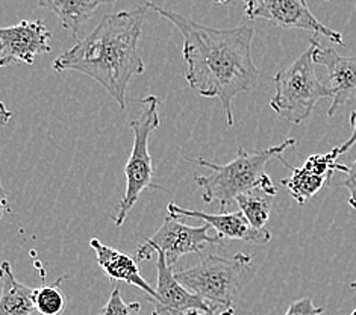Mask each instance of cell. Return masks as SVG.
Wrapping results in <instances>:
<instances>
[{
    "label": "cell",
    "mask_w": 356,
    "mask_h": 315,
    "mask_svg": "<svg viewBox=\"0 0 356 315\" xmlns=\"http://www.w3.org/2000/svg\"><path fill=\"white\" fill-rule=\"evenodd\" d=\"M146 5L182 33V56L188 65L185 79L190 87L202 97H218L227 126H234V97L258 87L259 70L252 58L255 31L243 24L232 29L209 28L154 2Z\"/></svg>",
    "instance_id": "6da1fadb"
},
{
    "label": "cell",
    "mask_w": 356,
    "mask_h": 315,
    "mask_svg": "<svg viewBox=\"0 0 356 315\" xmlns=\"http://www.w3.org/2000/svg\"><path fill=\"white\" fill-rule=\"evenodd\" d=\"M147 10L149 6L144 5L135 11L105 15L86 38L55 59V72L90 76L124 109L131 79L146 72L138 41Z\"/></svg>",
    "instance_id": "7a4b0ae2"
},
{
    "label": "cell",
    "mask_w": 356,
    "mask_h": 315,
    "mask_svg": "<svg viewBox=\"0 0 356 315\" xmlns=\"http://www.w3.org/2000/svg\"><path fill=\"white\" fill-rule=\"evenodd\" d=\"M294 144V138H288L279 146L253 153L240 146L235 158L225 165L214 164L205 158H196L194 163L209 170V175L194 177L203 191V202H218L220 212H226L229 203L235 202L240 194L270 182L271 177L266 172L267 164L271 159H281L284 152Z\"/></svg>",
    "instance_id": "3957f363"
},
{
    "label": "cell",
    "mask_w": 356,
    "mask_h": 315,
    "mask_svg": "<svg viewBox=\"0 0 356 315\" xmlns=\"http://www.w3.org/2000/svg\"><path fill=\"white\" fill-rule=\"evenodd\" d=\"M312 46L275 76V96L270 108L293 124H300L311 115L321 99L334 97V91L318 79L314 70Z\"/></svg>",
    "instance_id": "277c9868"
},
{
    "label": "cell",
    "mask_w": 356,
    "mask_h": 315,
    "mask_svg": "<svg viewBox=\"0 0 356 315\" xmlns=\"http://www.w3.org/2000/svg\"><path fill=\"white\" fill-rule=\"evenodd\" d=\"M138 114L132 118L129 127L134 132L132 152L124 167L126 191L122 202L118 203V212L113 217L117 226L124 223L126 217L138 202L140 195L149 188H158L154 184V161L149 152L150 137L159 126V100L150 95L141 102Z\"/></svg>",
    "instance_id": "5b68a950"
},
{
    "label": "cell",
    "mask_w": 356,
    "mask_h": 315,
    "mask_svg": "<svg viewBox=\"0 0 356 315\" xmlns=\"http://www.w3.org/2000/svg\"><path fill=\"white\" fill-rule=\"evenodd\" d=\"M252 261L249 253H236L232 258L209 255L202 258L197 266L179 270L175 275L185 288L207 300L216 312H223L234 309L240 277Z\"/></svg>",
    "instance_id": "8992f818"
},
{
    "label": "cell",
    "mask_w": 356,
    "mask_h": 315,
    "mask_svg": "<svg viewBox=\"0 0 356 315\" xmlns=\"http://www.w3.org/2000/svg\"><path fill=\"white\" fill-rule=\"evenodd\" d=\"M211 226L193 227L185 225L179 217L167 214L164 223L154 236L147 238L137 252V262L149 261L154 253L164 255L168 266H175L185 255H200L208 244L220 245L225 238L222 235H209Z\"/></svg>",
    "instance_id": "52a82bcc"
},
{
    "label": "cell",
    "mask_w": 356,
    "mask_h": 315,
    "mask_svg": "<svg viewBox=\"0 0 356 315\" xmlns=\"http://www.w3.org/2000/svg\"><path fill=\"white\" fill-rule=\"evenodd\" d=\"M52 33L41 20H23L0 29V65L33 64L41 54H49Z\"/></svg>",
    "instance_id": "ba28073f"
},
{
    "label": "cell",
    "mask_w": 356,
    "mask_h": 315,
    "mask_svg": "<svg viewBox=\"0 0 356 315\" xmlns=\"http://www.w3.org/2000/svg\"><path fill=\"white\" fill-rule=\"evenodd\" d=\"M250 19H264L282 29H303L323 35L335 45L344 46L340 32L329 29L309 10L307 0H258Z\"/></svg>",
    "instance_id": "9c48e42d"
},
{
    "label": "cell",
    "mask_w": 356,
    "mask_h": 315,
    "mask_svg": "<svg viewBox=\"0 0 356 315\" xmlns=\"http://www.w3.org/2000/svg\"><path fill=\"white\" fill-rule=\"evenodd\" d=\"M158 271V286L156 296L150 302L154 303L152 315H186L194 311L216 312L211 305L203 300L200 296L191 293L177 280L173 267L168 266L164 255L158 253L156 262Z\"/></svg>",
    "instance_id": "30bf717a"
},
{
    "label": "cell",
    "mask_w": 356,
    "mask_h": 315,
    "mask_svg": "<svg viewBox=\"0 0 356 315\" xmlns=\"http://www.w3.org/2000/svg\"><path fill=\"white\" fill-rule=\"evenodd\" d=\"M317 35L309 38L312 46V59L327 70L329 87L334 91L332 105L327 115L334 117L338 111L356 97V55L343 56L334 49H326L320 45Z\"/></svg>",
    "instance_id": "8fae6325"
},
{
    "label": "cell",
    "mask_w": 356,
    "mask_h": 315,
    "mask_svg": "<svg viewBox=\"0 0 356 315\" xmlns=\"http://www.w3.org/2000/svg\"><path fill=\"white\" fill-rule=\"evenodd\" d=\"M167 211L168 214L179 218L191 217L205 221L218 235H222L225 240H238L252 244H267L271 241V232L268 229L253 227L241 211L211 214V212L196 209H185L182 207H177L175 202L168 203Z\"/></svg>",
    "instance_id": "7c38bea8"
},
{
    "label": "cell",
    "mask_w": 356,
    "mask_h": 315,
    "mask_svg": "<svg viewBox=\"0 0 356 315\" xmlns=\"http://www.w3.org/2000/svg\"><path fill=\"white\" fill-rule=\"evenodd\" d=\"M90 245L96 252V258L100 268L105 271L106 276L113 282H126L137 286L144 294L149 296V300L156 296V289L152 288L147 280L141 276L137 261H134L131 255L117 250L114 247H109L97 240V238H92Z\"/></svg>",
    "instance_id": "4fadbf2b"
},
{
    "label": "cell",
    "mask_w": 356,
    "mask_h": 315,
    "mask_svg": "<svg viewBox=\"0 0 356 315\" xmlns=\"http://www.w3.org/2000/svg\"><path fill=\"white\" fill-rule=\"evenodd\" d=\"M113 2L115 0H37L41 8L58 17L63 28L69 31L73 37L78 35L81 28L90 20L97 8Z\"/></svg>",
    "instance_id": "5bb4252c"
},
{
    "label": "cell",
    "mask_w": 356,
    "mask_h": 315,
    "mask_svg": "<svg viewBox=\"0 0 356 315\" xmlns=\"http://www.w3.org/2000/svg\"><path fill=\"white\" fill-rule=\"evenodd\" d=\"M35 288L24 285L15 279L10 262L2 264V297L0 315H32L35 311L33 302Z\"/></svg>",
    "instance_id": "9a60e30c"
},
{
    "label": "cell",
    "mask_w": 356,
    "mask_h": 315,
    "mask_svg": "<svg viewBox=\"0 0 356 315\" xmlns=\"http://www.w3.org/2000/svg\"><path fill=\"white\" fill-rule=\"evenodd\" d=\"M276 194V185L273 181H270L264 185L257 186V188L240 194L235 202L253 227L266 229Z\"/></svg>",
    "instance_id": "2e32d148"
},
{
    "label": "cell",
    "mask_w": 356,
    "mask_h": 315,
    "mask_svg": "<svg viewBox=\"0 0 356 315\" xmlns=\"http://www.w3.org/2000/svg\"><path fill=\"white\" fill-rule=\"evenodd\" d=\"M281 161L282 164L290 170V177L282 179V185L286 186V190L290 191L291 197L298 202L299 205H305V203L312 199L325 185L330 182V179L312 173L308 168L293 167L288 164L284 158H281Z\"/></svg>",
    "instance_id": "e0dca14e"
},
{
    "label": "cell",
    "mask_w": 356,
    "mask_h": 315,
    "mask_svg": "<svg viewBox=\"0 0 356 315\" xmlns=\"http://www.w3.org/2000/svg\"><path fill=\"white\" fill-rule=\"evenodd\" d=\"M67 276L58 277L54 284H43L40 288H35L33 302H35V311L40 315H61L65 309V296L61 289V285Z\"/></svg>",
    "instance_id": "ac0fdd59"
},
{
    "label": "cell",
    "mask_w": 356,
    "mask_h": 315,
    "mask_svg": "<svg viewBox=\"0 0 356 315\" xmlns=\"http://www.w3.org/2000/svg\"><path fill=\"white\" fill-rule=\"evenodd\" d=\"M338 158H340V152L338 149H332L327 153H318V155H311L307 161H305L303 167L308 168L309 172L316 173L318 176H323L327 179H332L335 172H344L347 173L349 167L338 163Z\"/></svg>",
    "instance_id": "d6986e66"
},
{
    "label": "cell",
    "mask_w": 356,
    "mask_h": 315,
    "mask_svg": "<svg viewBox=\"0 0 356 315\" xmlns=\"http://www.w3.org/2000/svg\"><path fill=\"white\" fill-rule=\"evenodd\" d=\"M97 315H143L141 303L140 302L126 303L120 294V289H118L117 285H114L106 305L100 309Z\"/></svg>",
    "instance_id": "ffe728a7"
},
{
    "label": "cell",
    "mask_w": 356,
    "mask_h": 315,
    "mask_svg": "<svg viewBox=\"0 0 356 315\" xmlns=\"http://www.w3.org/2000/svg\"><path fill=\"white\" fill-rule=\"evenodd\" d=\"M325 312L323 308H318L312 303L311 299L305 297V299L293 302L284 315H321Z\"/></svg>",
    "instance_id": "44dd1931"
},
{
    "label": "cell",
    "mask_w": 356,
    "mask_h": 315,
    "mask_svg": "<svg viewBox=\"0 0 356 315\" xmlns=\"http://www.w3.org/2000/svg\"><path fill=\"white\" fill-rule=\"evenodd\" d=\"M340 186L349 191V205L356 209V158L353 161V164L349 167L346 173V179L340 184Z\"/></svg>",
    "instance_id": "7402d4cb"
},
{
    "label": "cell",
    "mask_w": 356,
    "mask_h": 315,
    "mask_svg": "<svg viewBox=\"0 0 356 315\" xmlns=\"http://www.w3.org/2000/svg\"><path fill=\"white\" fill-rule=\"evenodd\" d=\"M350 124H352V134H350L349 140L343 143L341 146L337 147L338 152H340V155H343V153H346L347 150H350L356 144V109L350 114Z\"/></svg>",
    "instance_id": "603a6c76"
},
{
    "label": "cell",
    "mask_w": 356,
    "mask_h": 315,
    "mask_svg": "<svg viewBox=\"0 0 356 315\" xmlns=\"http://www.w3.org/2000/svg\"><path fill=\"white\" fill-rule=\"evenodd\" d=\"M214 2L216 3H227V2H231V0H214ZM243 2L245 5V15H248L250 19L252 13L255 11V8L258 5V0H243Z\"/></svg>",
    "instance_id": "cb8c5ba5"
},
{
    "label": "cell",
    "mask_w": 356,
    "mask_h": 315,
    "mask_svg": "<svg viewBox=\"0 0 356 315\" xmlns=\"http://www.w3.org/2000/svg\"><path fill=\"white\" fill-rule=\"evenodd\" d=\"M235 311L234 309H227V311H223V312H218V314H213V312H203V311H194V312H190L186 315H234Z\"/></svg>",
    "instance_id": "d4e9b609"
},
{
    "label": "cell",
    "mask_w": 356,
    "mask_h": 315,
    "mask_svg": "<svg viewBox=\"0 0 356 315\" xmlns=\"http://www.w3.org/2000/svg\"><path fill=\"white\" fill-rule=\"evenodd\" d=\"M350 286H352L353 289H356V282H352V284H350Z\"/></svg>",
    "instance_id": "484cf974"
},
{
    "label": "cell",
    "mask_w": 356,
    "mask_h": 315,
    "mask_svg": "<svg viewBox=\"0 0 356 315\" xmlns=\"http://www.w3.org/2000/svg\"><path fill=\"white\" fill-rule=\"evenodd\" d=\"M326 2H329V0H326Z\"/></svg>",
    "instance_id": "4316f807"
}]
</instances>
